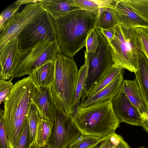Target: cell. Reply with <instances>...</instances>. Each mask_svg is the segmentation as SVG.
Returning <instances> with one entry per match:
<instances>
[{
    "label": "cell",
    "instance_id": "1",
    "mask_svg": "<svg viewBox=\"0 0 148 148\" xmlns=\"http://www.w3.org/2000/svg\"><path fill=\"white\" fill-rule=\"evenodd\" d=\"M99 9H79L53 19L60 51L73 58L83 47L96 29Z\"/></svg>",
    "mask_w": 148,
    "mask_h": 148
},
{
    "label": "cell",
    "instance_id": "2",
    "mask_svg": "<svg viewBox=\"0 0 148 148\" xmlns=\"http://www.w3.org/2000/svg\"><path fill=\"white\" fill-rule=\"evenodd\" d=\"M36 86L29 75L16 82L4 101L3 116L10 148H16L24 130Z\"/></svg>",
    "mask_w": 148,
    "mask_h": 148
},
{
    "label": "cell",
    "instance_id": "3",
    "mask_svg": "<svg viewBox=\"0 0 148 148\" xmlns=\"http://www.w3.org/2000/svg\"><path fill=\"white\" fill-rule=\"evenodd\" d=\"M112 99L85 107L78 106L73 118L82 134L103 137L115 132L121 122L113 110Z\"/></svg>",
    "mask_w": 148,
    "mask_h": 148
},
{
    "label": "cell",
    "instance_id": "4",
    "mask_svg": "<svg viewBox=\"0 0 148 148\" xmlns=\"http://www.w3.org/2000/svg\"><path fill=\"white\" fill-rule=\"evenodd\" d=\"M55 73L51 86L53 97L59 108L73 116V103L78 72L73 58L58 51L54 60Z\"/></svg>",
    "mask_w": 148,
    "mask_h": 148
},
{
    "label": "cell",
    "instance_id": "5",
    "mask_svg": "<svg viewBox=\"0 0 148 148\" xmlns=\"http://www.w3.org/2000/svg\"><path fill=\"white\" fill-rule=\"evenodd\" d=\"M114 29V38L108 41L114 64L135 73L138 70V56L142 51L135 29L118 24Z\"/></svg>",
    "mask_w": 148,
    "mask_h": 148
},
{
    "label": "cell",
    "instance_id": "6",
    "mask_svg": "<svg viewBox=\"0 0 148 148\" xmlns=\"http://www.w3.org/2000/svg\"><path fill=\"white\" fill-rule=\"evenodd\" d=\"M17 37L19 49L22 52L30 51L40 43L45 41L52 43L59 49L53 19L46 11L36 16Z\"/></svg>",
    "mask_w": 148,
    "mask_h": 148
},
{
    "label": "cell",
    "instance_id": "7",
    "mask_svg": "<svg viewBox=\"0 0 148 148\" xmlns=\"http://www.w3.org/2000/svg\"><path fill=\"white\" fill-rule=\"evenodd\" d=\"M99 41L95 53L85 51L87 69L85 84L82 97L96 85L107 70L114 64L110 45L107 39L96 28Z\"/></svg>",
    "mask_w": 148,
    "mask_h": 148
},
{
    "label": "cell",
    "instance_id": "8",
    "mask_svg": "<svg viewBox=\"0 0 148 148\" xmlns=\"http://www.w3.org/2000/svg\"><path fill=\"white\" fill-rule=\"evenodd\" d=\"M53 122L46 145L48 148H68L82 134L77 126L73 117L59 108Z\"/></svg>",
    "mask_w": 148,
    "mask_h": 148
},
{
    "label": "cell",
    "instance_id": "9",
    "mask_svg": "<svg viewBox=\"0 0 148 148\" xmlns=\"http://www.w3.org/2000/svg\"><path fill=\"white\" fill-rule=\"evenodd\" d=\"M41 0L27 4L21 11L15 13L0 32V50L9 41L17 37L21 31L36 16L45 11Z\"/></svg>",
    "mask_w": 148,
    "mask_h": 148
},
{
    "label": "cell",
    "instance_id": "10",
    "mask_svg": "<svg viewBox=\"0 0 148 148\" xmlns=\"http://www.w3.org/2000/svg\"><path fill=\"white\" fill-rule=\"evenodd\" d=\"M27 52L20 51L17 37L8 42L0 50V79L5 80L10 78L12 73Z\"/></svg>",
    "mask_w": 148,
    "mask_h": 148
},
{
    "label": "cell",
    "instance_id": "11",
    "mask_svg": "<svg viewBox=\"0 0 148 148\" xmlns=\"http://www.w3.org/2000/svg\"><path fill=\"white\" fill-rule=\"evenodd\" d=\"M111 102L113 110L121 122L143 127L140 114L121 88Z\"/></svg>",
    "mask_w": 148,
    "mask_h": 148
},
{
    "label": "cell",
    "instance_id": "12",
    "mask_svg": "<svg viewBox=\"0 0 148 148\" xmlns=\"http://www.w3.org/2000/svg\"><path fill=\"white\" fill-rule=\"evenodd\" d=\"M51 86L41 88L36 86L33 101L41 119L53 122L58 108L53 97Z\"/></svg>",
    "mask_w": 148,
    "mask_h": 148
},
{
    "label": "cell",
    "instance_id": "13",
    "mask_svg": "<svg viewBox=\"0 0 148 148\" xmlns=\"http://www.w3.org/2000/svg\"><path fill=\"white\" fill-rule=\"evenodd\" d=\"M114 10L118 24L128 27L148 28V21L125 0H117Z\"/></svg>",
    "mask_w": 148,
    "mask_h": 148
},
{
    "label": "cell",
    "instance_id": "14",
    "mask_svg": "<svg viewBox=\"0 0 148 148\" xmlns=\"http://www.w3.org/2000/svg\"><path fill=\"white\" fill-rule=\"evenodd\" d=\"M52 43L48 41L42 42L30 51L28 52L25 57L12 73L11 75V78L19 77L27 75H31L32 69L38 59Z\"/></svg>",
    "mask_w": 148,
    "mask_h": 148
},
{
    "label": "cell",
    "instance_id": "15",
    "mask_svg": "<svg viewBox=\"0 0 148 148\" xmlns=\"http://www.w3.org/2000/svg\"><path fill=\"white\" fill-rule=\"evenodd\" d=\"M123 72L105 87L86 99L78 106L85 107L113 99L119 92L124 80Z\"/></svg>",
    "mask_w": 148,
    "mask_h": 148
},
{
    "label": "cell",
    "instance_id": "16",
    "mask_svg": "<svg viewBox=\"0 0 148 148\" xmlns=\"http://www.w3.org/2000/svg\"><path fill=\"white\" fill-rule=\"evenodd\" d=\"M121 88L136 108L141 117L146 115L148 111V103L143 97L136 79L124 80Z\"/></svg>",
    "mask_w": 148,
    "mask_h": 148
},
{
    "label": "cell",
    "instance_id": "17",
    "mask_svg": "<svg viewBox=\"0 0 148 148\" xmlns=\"http://www.w3.org/2000/svg\"><path fill=\"white\" fill-rule=\"evenodd\" d=\"M41 3L44 10L53 19L82 9L76 4L74 0H41Z\"/></svg>",
    "mask_w": 148,
    "mask_h": 148
},
{
    "label": "cell",
    "instance_id": "18",
    "mask_svg": "<svg viewBox=\"0 0 148 148\" xmlns=\"http://www.w3.org/2000/svg\"><path fill=\"white\" fill-rule=\"evenodd\" d=\"M54 61L49 62L34 71L30 75L32 80L39 88L51 86L54 80Z\"/></svg>",
    "mask_w": 148,
    "mask_h": 148
},
{
    "label": "cell",
    "instance_id": "19",
    "mask_svg": "<svg viewBox=\"0 0 148 148\" xmlns=\"http://www.w3.org/2000/svg\"><path fill=\"white\" fill-rule=\"evenodd\" d=\"M138 70L135 73L136 79L143 97L148 103V60L142 51L138 58Z\"/></svg>",
    "mask_w": 148,
    "mask_h": 148
},
{
    "label": "cell",
    "instance_id": "20",
    "mask_svg": "<svg viewBox=\"0 0 148 148\" xmlns=\"http://www.w3.org/2000/svg\"><path fill=\"white\" fill-rule=\"evenodd\" d=\"M123 69L114 64L106 72L99 82L82 98L80 103L105 87L115 79L123 71Z\"/></svg>",
    "mask_w": 148,
    "mask_h": 148
},
{
    "label": "cell",
    "instance_id": "21",
    "mask_svg": "<svg viewBox=\"0 0 148 148\" xmlns=\"http://www.w3.org/2000/svg\"><path fill=\"white\" fill-rule=\"evenodd\" d=\"M118 24L113 8H102L99 9L96 28L100 29L113 28Z\"/></svg>",
    "mask_w": 148,
    "mask_h": 148
},
{
    "label": "cell",
    "instance_id": "22",
    "mask_svg": "<svg viewBox=\"0 0 148 148\" xmlns=\"http://www.w3.org/2000/svg\"><path fill=\"white\" fill-rule=\"evenodd\" d=\"M76 4L82 9L94 10L102 8L114 9L117 1L115 0H74Z\"/></svg>",
    "mask_w": 148,
    "mask_h": 148
},
{
    "label": "cell",
    "instance_id": "23",
    "mask_svg": "<svg viewBox=\"0 0 148 148\" xmlns=\"http://www.w3.org/2000/svg\"><path fill=\"white\" fill-rule=\"evenodd\" d=\"M41 119L38 110L33 102L29 108L27 117L29 125L31 146L35 141L38 127Z\"/></svg>",
    "mask_w": 148,
    "mask_h": 148
},
{
    "label": "cell",
    "instance_id": "24",
    "mask_svg": "<svg viewBox=\"0 0 148 148\" xmlns=\"http://www.w3.org/2000/svg\"><path fill=\"white\" fill-rule=\"evenodd\" d=\"M108 136L101 137L82 134L69 145L68 148H89L102 143Z\"/></svg>",
    "mask_w": 148,
    "mask_h": 148
},
{
    "label": "cell",
    "instance_id": "25",
    "mask_svg": "<svg viewBox=\"0 0 148 148\" xmlns=\"http://www.w3.org/2000/svg\"><path fill=\"white\" fill-rule=\"evenodd\" d=\"M53 122L41 119L38 127L35 141L39 147L46 146Z\"/></svg>",
    "mask_w": 148,
    "mask_h": 148
},
{
    "label": "cell",
    "instance_id": "26",
    "mask_svg": "<svg viewBox=\"0 0 148 148\" xmlns=\"http://www.w3.org/2000/svg\"><path fill=\"white\" fill-rule=\"evenodd\" d=\"M86 73V66L84 63L81 66L78 72L73 103L74 108L77 104L79 105L80 100L82 97L85 84Z\"/></svg>",
    "mask_w": 148,
    "mask_h": 148
},
{
    "label": "cell",
    "instance_id": "27",
    "mask_svg": "<svg viewBox=\"0 0 148 148\" xmlns=\"http://www.w3.org/2000/svg\"><path fill=\"white\" fill-rule=\"evenodd\" d=\"M98 148H131L120 135L114 132L109 135Z\"/></svg>",
    "mask_w": 148,
    "mask_h": 148
},
{
    "label": "cell",
    "instance_id": "28",
    "mask_svg": "<svg viewBox=\"0 0 148 148\" xmlns=\"http://www.w3.org/2000/svg\"><path fill=\"white\" fill-rule=\"evenodd\" d=\"M134 9L148 21V0H125Z\"/></svg>",
    "mask_w": 148,
    "mask_h": 148
},
{
    "label": "cell",
    "instance_id": "29",
    "mask_svg": "<svg viewBox=\"0 0 148 148\" xmlns=\"http://www.w3.org/2000/svg\"><path fill=\"white\" fill-rule=\"evenodd\" d=\"M142 51L148 60V33L146 29L141 27L134 28Z\"/></svg>",
    "mask_w": 148,
    "mask_h": 148
},
{
    "label": "cell",
    "instance_id": "30",
    "mask_svg": "<svg viewBox=\"0 0 148 148\" xmlns=\"http://www.w3.org/2000/svg\"><path fill=\"white\" fill-rule=\"evenodd\" d=\"M20 6V5H11L2 12L0 16V32L13 15L18 12Z\"/></svg>",
    "mask_w": 148,
    "mask_h": 148
},
{
    "label": "cell",
    "instance_id": "31",
    "mask_svg": "<svg viewBox=\"0 0 148 148\" xmlns=\"http://www.w3.org/2000/svg\"><path fill=\"white\" fill-rule=\"evenodd\" d=\"M99 41L96 28L94 29L88 36L86 43V51L95 53L99 46Z\"/></svg>",
    "mask_w": 148,
    "mask_h": 148
},
{
    "label": "cell",
    "instance_id": "32",
    "mask_svg": "<svg viewBox=\"0 0 148 148\" xmlns=\"http://www.w3.org/2000/svg\"><path fill=\"white\" fill-rule=\"evenodd\" d=\"M11 78L8 81L0 79V104L3 102L6 98L9 96L12 88L13 84L11 82Z\"/></svg>",
    "mask_w": 148,
    "mask_h": 148
},
{
    "label": "cell",
    "instance_id": "33",
    "mask_svg": "<svg viewBox=\"0 0 148 148\" xmlns=\"http://www.w3.org/2000/svg\"><path fill=\"white\" fill-rule=\"evenodd\" d=\"M30 146L29 125L27 120L23 132L16 148H29Z\"/></svg>",
    "mask_w": 148,
    "mask_h": 148
},
{
    "label": "cell",
    "instance_id": "34",
    "mask_svg": "<svg viewBox=\"0 0 148 148\" xmlns=\"http://www.w3.org/2000/svg\"><path fill=\"white\" fill-rule=\"evenodd\" d=\"M3 110L1 109L0 112V148H10L3 116Z\"/></svg>",
    "mask_w": 148,
    "mask_h": 148
},
{
    "label": "cell",
    "instance_id": "35",
    "mask_svg": "<svg viewBox=\"0 0 148 148\" xmlns=\"http://www.w3.org/2000/svg\"><path fill=\"white\" fill-rule=\"evenodd\" d=\"M100 30L108 41H110L114 38V28L107 29H100Z\"/></svg>",
    "mask_w": 148,
    "mask_h": 148
},
{
    "label": "cell",
    "instance_id": "36",
    "mask_svg": "<svg viewBox=\"0 0 148 148\" xmlns=\"http://www.w3.org/2000/svg\"><path fill=\"white\" fill-rule=\"evenodd\" d=\"M39 0H20L15 1L14 3V5H21L23 4H28L30 3L36 2Z\"/></svg>",
    "mask_w": 148,
    "mask_h": 148
},
{
    "label": "cell",
    "instance_id": "37",
    "mask_svg": "<svg viewBox=\"0 0 148 148\" xmlns=\"http://www.w3.org/2000/svg\"><path fill=\"white\" fill-rule=\"evenodd\" d=\"M141 118L143 123V127L148 134V111L146 115L145 116L141 117Z\"/></svg>",
    "mask_w": 148,
    "mask_h": 148
},
{
    "label": "cell",
    "instance_id": "38",
    "mask_svg": "<svg viewBox=\"0 0 148 148\" xmlns=\"http://www.w3.org/2000/svg\"><path fill=\"white\" fill-rule=\"evenodd\" d=\"M29 148H48L46 146H43L41 147L39 146L36 142L35 141L30 146Z\"/></svg>",
    "mask_w": 148,
    "mask_h": 148
},
{
    "label": "cell",
    "instance_id": "39",
    "mask_svg": "<svg viewBox=\"0 0 148 148\" xmlns=\"http://www.w3.org/2000/svg\"><path fill=\"white\" fill-rule=\"evenodd\" d=\"M99 143L97 145H95L94 146H93L92 147H90L89 148H98L99 146H100L101 143Z\"/></svg>",
    "mask_w": 148,
    "mask_h": 148
},
{
    "label": "cell",
    "instance_id": "40",
    "mask_svg": "<svg viewBox=\"0 0 148 148\" xmlns=\"http://www.w3.org/2000/svg\"><path fill=\"white\" fill-rule=\"evenodd\" d=\"M138 148H146L145 147H144L142 146V147H140Z\"/></svg>",
    "mask_w": 148,
    "mask_h": 148
},
{
    "label": "cell",
    "instance_id": "41",
    "mask_svg": "<svg viewBox=\"0 0 148 148\" xmlns=\"http://www.w3.org/2000/svg\"><path fill=\"white\" fill-rule=\"evenodd\" d=\"M146 29L147 30V32L148 33V28H146Z\"/></svg>",
    "mask_w": 148,
    "mask_h": 148
}]
</instances>
